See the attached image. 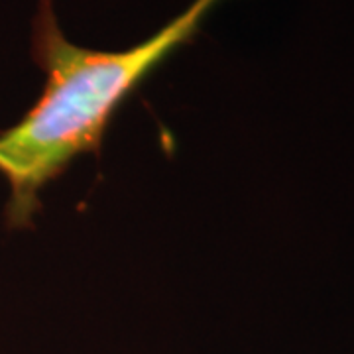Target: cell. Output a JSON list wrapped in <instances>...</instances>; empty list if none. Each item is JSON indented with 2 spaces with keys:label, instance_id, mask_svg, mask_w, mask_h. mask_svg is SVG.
<instances>
[{
  "label": "cell",
  "instance_id": "cell-1",
  "mask_svg": "<svg viewBox=\"0 0 354 354\" xmlns=\"http://www.w3.org/2000/svg\"><path fill=\"white\" fill-rule=\"evenodd\" d=\"M218 2L193 0L152 38L128 50L102 51L71 44L51 0H39L32 55L46 71V87L18 124L0 132V176L10 185L4 211L8 227H30L44 185L62 176L79 153L101 152L102 136L120 104L199 34Z\"/></svg>",
  "mask_w": 354,
  "mask_h": 354
}]
</instances>
